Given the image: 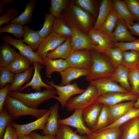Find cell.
Segmentation results:
<instances>
[{
  "mask_svg": "<svg viewBox=\"0 0 139 139\" xmlns=\"http://www.w3.org/2000/svg\"><path fill=\"white\" fill-rule=\"evenodd\" d=\"M61 16L71 28H77L85 33L92 28V19L90 14L76 5L73 1H70Z\"/></svg>",
  "mask_w": 139,
  "mask_h": 139,
  "instance_id": "1",
  "label": "cell"
},
{
  "mask_svg": "<svg viewBox=\"0 0 139 139\" xmlns=\"http://www.w3.org/2000/svg\"><path fill=\"white\" fill-rule=\"evenodd\" d=\"M92 64L86 80L89 82L97 79L111 77L116 70L108 57L105 53L91 50Z\"/></svg>",
  "mask_w": 139,
  "mask_h": 139,
  "instance_id": "2",
  "label": "cell"
},
{
  "mask_svg": "<svg viewBox=\"0 0 139 139\" xmlns=\"http://www.w3.org/2000/svg\"><path fill=\"white\" fill-rule=\"evenodd\" d=\"M57 92L54 88L46 89L42 91L29 93L11 92H9L8 95L20 100L30 108L37 109L40 104L49 99L54 98Z\"/></svg>",
  "mask_w": 139,
  "mask_h": 139,
  "instance_id": "3",
  "label": "cell"
},
{
  "mask_svg": "<svg viewBox=\"0 0 139 139\" xmlns=\"http://www.w3.org/2000/svg\"><path fill=\"white\" fill-rule=\"evenodd\" d=\"M4 105L10 115L14 119L26 115L32 116L37 119L40 117L48 111L45 109L31 108L20 100L8 95Z\"/></svg>",
  "mask_w": 139,
  "mask_h": 139,
  "instance_id": "4",
  "label": "cell"
},
{
  "mask_svg": "<svg viewBox=\"0 0 139 139\" xmlns=\"http://www.w3.org/2000/svg\"><path fill=\"white\" fill-rule=\"evenodd\" d=\"M99 97L96 88L89 84L83 92L79 95L71 97L65 107L70 111L77 109L83 110L96 102Z\"/></svg>",
  "mask_w": 139,
  "mask_h": 139,
  "instance_id": "5",
  "label": "cell"
},
{
  "mask_svg": "<svg viewBox=\"0 0 139 139\" xmlns=\"http://www.w3.org/2000/svg\"><path fill=\"white\" fill-rule=\"evenodd\" d=\"M47 84L55 88L57 92V96H55L54 99L57 100L62 108L65 107L68 101L72 96L76 94H81L85 89L80 88L75 82L64 86L55 84L53 81H46Z\"/></svg>",
  "mask_w": 139,
  "mask_h": 139,
  "instance_id": "6",
  "label": "cell"
},
{
  "mask_svg": "<svg viewBox=\"0 0 139 139\" xmlns=\"http://www.w3.org/2000/svg\"><path fill=\"white\" fill-rule=\"evenodd\" d=\"M1 39L18 49L19 53L28 58L31 63L38 62L45 65V61L40 58L30 46L25 44L22 40L14 39L8 35L2 36Z\"/></svg>",
  "mask_w": 139,
  "mask_h": 139,
  "instance_id": "7",
  "label": "cell"
},
{
  "mask_svg": "<svg viewBox=\"0 0 139 139\" xmlns=\"http://www.w3.org/2000/svg\"><path fill=\"white\" fill-rule=\"evenodd\" d=\"M65 60L70 67L89 70L92 62L91 50L84 49L72 51Z\"/></svg>",
  "mask_w": 139,
  "mask_h": 139,
  "instance_id": "8",
  "label": "cell"
},
{
  "mask_svg": "<svg viewBox=\"0 0 139 139\" xmlns=\"http://www.w3.org/2000/svg\"><path fill=\"white\" fill-rule=\"evenodd\" d=\"M68 37L59 35L53 31L44 39L35 52L44 60L47 54L63 44Z\"/></svg>",
  "mask_w": 139,
  "mask_h": 139,
  "instance_id": "9",
  "label": "cell"
},
{
  "mask_svg": "<svg viewBox=\"0 0 139 139\" xmlns=\"http://www.w3.org/2000/svg\"><path fill=\"white\" fill-rule=\"evenodd\" d=\"M83 110L77 109L70 116L64 119H59V124L73 127L76 129V132L81 135H90L92 132L85 125L82 118Z\"/></svg>",
  "mask_w": 139,
  "mask_h": 139,
  "instance_id": "10",
  "label": "cell"
},
{
  "mask_svg": "<svg viewBox=\"0 0 139 139\" xmlns=\"http://www.w3.org/2000/svg\"><path fill=\"white\" fill-rule=\"evenodd\" d=\"M50 112V110L49 109L40 117L27 124L20 125L13 122L11 123V124L16 130L18 137L22 135H29L34 130L44 129Z\"/></svg>",
  "mask_w": 139,
  "mask_h": 139,
  "instance_id": "11",
  "label": "cell"
},
{
  "mask_svg": "<svg viewBox=\"0 0 139 139\" xmlns=\"http://www.w3.org/2000/svg\"><path fill=\"white\" fill-rule=\"evenodd\" d=\"M97 89L99 97L109 93L119 92H129L118 85L110 77L97 79L90 82Z\"/></svg>",
  "mask_w": 139,
  "mask_h": 139,
  "instance_id": "12",
  "label": "cell"
},
{
  "mask_svg": "<svg viewBox=\"0 0 139 139\" xmlns=\"http://www.w3.org/2000/svg\"><path fill=\"white\" fill-rule=\"evenodd\" d=\"M139 97L131 92H114L100 96L96 102L109 107L125 101H136Z\"/></svg>",
  "mask_w": 139,
  "mask_h": 139,
  "instance_id": "13",
  "label": "cell"
},
{
  "mask_svg": "<svg viewBox=\"0 0 139 139\" xmlns=\"http://www.w3.org/2000/svg\"><path fill=\"white\" fill-rule=\"evenodd\" d=\"M71 28L72 31L71 36L72 51L84 49L94 50L91 40L87 34L77 28Z\"/></svg>",
  "mask_w": 139,
  "mask_h": 139,
  "instance_id": "14",
  "label": "cell"
},
{
  "mask_svg": "<svg viewBox=\"0 0 139 139\" xmlns=\"http://www.w3.org/2000/svg\"><path fill=\"white\" fill-rule=\"evenodd\" d=\"M87 33L92 43L94 50L100 53H105L108 48L115 47L109 37L98 30L92 29Z\"/></svg>",
  "mask_w": 139,
  "mask_h": 139,
  "instance_id": "15",
  "label": "cell"
},
{
  "mask_svg": "<svg viewBox=\"0 0 139 139\" xmlns=\"http://www.w3.org/2000/svg\"><path fill=\"white\" fill-rule=\"evenodd\" d=\"M109 38L110 41L113 43L118 41L131 42L136 40L130 33L126 22L119 19L115 30L109 36Z\"/></svg>",
  "mask_w": 139,
  "mask_h": 139,
  "instance_id": "16",
  "label": "cell"
},
{
  "mask_svg": "<svg viewBox=\"0 0 139 139\" xmlns=\"http://www.w3.org/2000/svg\"><path fill=\"white\" fill-rule=\"evenodd\" d=\"M34 69V73L31 80L24 86H22L18 92H21L27 87L31 86V88L27 91L34 90L36 92L41 91V88L46 89H52L54 88L49 85L45 83L42 80L40 72L44 65H41L38 62L33 63Z\"/></svg>",
  "mask_w": 139,
  "mask_h": 139,
  "instance_id": "17",
  "label": "cell"
},
{
  "mask_svg": "<svg viewBox=\"0 0 139 139\" xmlns=\"http://www.w3.org/2000/svg\"><path fill=\"white\" fill-rule=\"evenodd\" d=\"M59 106L58 103L54 104L50 109V112L42 134H48L55 136L58 128L59 115L58 113Z\"/></svg>",
  "mask_w": 139,
  "mask_h": 139,
  "instance_id": "18",
  "label": "cell"
},
{
  "mask_svg": "<svg viewBox=\"0 0 139 139\" xmlns=\"http://www.w3.org/2000/svg\"><path fill=\"white\" fill-rule=\"evenodd\" d=\"M102 106L103 105L96 102L82 110L83 120L91 129L96 123Z\"/></svg>",
  "mask_w": 139,
  "mask_h": 139,
  "instance_id": "19",
  "label": "cell"
},
{
  "mask_svg": "<svg viewBox=\"0 0 139 139\" xmlns=\"http://www.w3.org/2000/svg\"><path fill=\"white\" fill-rule=\"evenodd\" d=\"M89 70L70 67L59 73L62 80L59 85L64 86L70 83L73 80L80 77H86L89 74Z\"/></svg>",
  "mask_w": 139,
  "mask_h": 139,
  "instance_id": "20",
  "label": "cell"
},
{
  "mask_svg": "<svg viewBox=\"0 0 139 139\" xmlns=\"http://www.w3.org/2000/svg\"><path fill=\"white\" fill-rule=\"evenodd\" d=\"M46 77L51 78L52 73L55 72H62L70 67L67 61L61 59H51L47 58L45 59Z\"/></svg>",
  "mask_w": 139,
  "mask_h": 139,
  "instance_id": "21",
  "label": "cell"
},
{
  "mask_svg": "<svg viewBox=\"0 0 139 139\" xmlns=\"http://www.w3.org/2000/svg\"><path fill=\"white\" fill-rule=\"evenodd\" d=\"M23 28L24 33L22 40L35 52L43 39L40 35L39 30H33L28 25L23 26Z\"/></svg>",
  "mask_w": 139,
  "mask_h": 139,
  "instance_id": "22",
  "label": "cell"
},
{
  "mask_svg": "<svg viewBox=\"0 0 139 139\" xmlns=\"http://www.w3.org/2000/svg\"><path fill=\"white\" fill-rule=\"evenodd\" d=\"M129 72L127 68L121 65L116 68L115 72L110 77L116 82L119 83L122 88L131 92L132 88L129 81Z\"/></svg>",
  "mask_w": 139,
  "mask_h": 139,
  "instance_id": "23",
  "label": "cell"
},
{
  "mask_svg": "<svg viewBox=\"0 0 139 139\" xmlns=\"http://www.w3.org/2000/svg\"><path fill=\"white\" fill-rule=\"evenodd\" d=\"M29 60L20 53H17L15 58L7 66L9 70L15 74L24 72L30 67Z\"/></svg>",
  "mask_w": 139,
  "mask_h": 139,
  "instance_id": "24",
  "label": "cell"
},
{
  "mask_svg": "<svg viewBox=\"0 0 139 139\" xmlns=\"http://www.w3.org/2000/svg\"><path fill=\"white\" fill-rule=\"evenodd\" d=\"M135 102L136 101H129L122 102L109 107L110 120L109 125L134 107Z\"/></svg>",
  "mask_w": 139,
  "mask_h": 139,
  "instance_id": "25",
  "label": "cell"
},
{
  "mask_svg": "<svg viewBox=\"0 0 139 139\" xmlns=\"http://www.w3.org/2000/svg\"><path fill=\"white\" fill-rule=\"evenodd\" d=\"M34 72L33 67L31 66L25 71L15 74L13 82L10 85L9 92L18 91L22 86L30 80Z\"/></svg>",
  "mask_w": 139,
  "mask_h": 139,
  "instance_id": "26",
  "label": "cell"
},
{
  "mask_svg": "<svg viewBox=\"0 0 139 139\" xmlns=\"http://www.w3.org/2000/svg\"><path fill=\"white\" fill-rule=\"evenodd\" d=\"M72 51L71 46V36L53 51L48 53L46 56L47 58L51 59L58 58L65 59Z\"/></svg>",
  "mask_w": 139,
  "mask_h": 139,
  "instance_id": "27",
  "label": "cell"
},
{
  "mask_svg": "<svg viewBox=\"0 0 139 139\" xmlns=\"http://www.w3.org/2000/svg\"><path fill=\"white\" fill-rule=\"evenodd\" d=\"M17 53L15 48L4 42L0 46V67L7 66L16 57Z\"/></svg>",
  "mask_w": 139,
  "mask_h": 139,
  "instance_id": "28",
  "label": "cell"
},
{
  "mask_svg": "<svg viewBox=\"0 0 139 139\" xmlns=\"http://www.w3.org/2000/svg\"><path fill=\"white\" fill-rule=\"evenodd\" d=\"M37 4L36 0L29 1L25 5L23 12L13 19L10 22V23L18 24L23 25L31 21L34 8Z\"/></svg>",
  "mask_w": 139,
  "mask_h": 139,
  "instance_id": "29",
  "label": "cell"
},
{
  "mask_svg": "<svg viewBox=\"0 0 139 139\" xmlns=\"http://www.w3.org/2000/svg\"><path fill=\"white\" fill-rule=\"evenodd\" d=\"M118 19L116 12L112 8L105 21L97 30L109 37L116 28Z\"/></svg>",
  "mask_w": 139,
  "mask_h": 139,
  "instance_id": "30",
  "label": "cell"
},
{
  "mask_svg": "<svg viewBox=\"0 0 139 139\" xmlns=\"http://www.w3.org/2000/svg\"><path fill=\"white\" fill-rule=\"evenodd\" d=\"M121 131L120 127L102 129L92 132L88 139H120Z\"/></svg>",
  "mask_w": 139,
  "mask_h": 139,
  "instance_id": "31",
  "label": "cell"
},
{
  "mask_svg": "<svg viewBox=\"0 0 139 139\" xmlns=\"http://www.w3.org/2000/svg\"><path fill=\"white\" fill-rule=\"evenodd\" d=\"M126 123L120 139H139V117Z\"/></svg>",
  "mask_w": 139,
  "mask_h": 139,
  "instance_id": "32",
  "label": "cell"
},
{
  "mask_svg": "<svg viewBox=\"0 0 139 139\" xmlns=\"http://www.w3.org/2000/svg\"><path fill=\"white\" fill-rule=\"evenodd\" d=\"M112 7L116 12L119 19L125 21L133 22L135 20L124 0H112Z\"/></svg>",
  "mask_w": 139,
  "mask_h": 139,
  "instance_id": "33",
  "label": "cell"
},
{
  "mask_svg": "<svg viewBox=\"0 0 139 139\" xmlns=\"http://www.w3.org/2000/svg\"><path fill=\"white\" fill-rule=\"evenodd\" d=\"M112 8V0L101 1L97 19L92 29L97 30L102 25L106 20Z\"/></svg>",
  "mask_w": 139,
  "mask_h": 139,
  "instance_id": "34",
  "label": "cell"
},
{
  "mask_svg": "<svg viewBox=\"0 0 139 139\" xmlns=\"http://www.w3.org/2000/svg\"><path fill=\"white\" fill-rule=\"evenodd\" d=\"M138 117L139 108H136L133 107L114 122L102 129L120 127L121 125L131 120Z\"/></svg>",
  "mask_w": 139,
  "mask_h": 139,
  "instance_id": "35",
  "label": "cell"
},
{
  "mask_svg": "<svg viewBox=\"0 0 139 139\" xmlns=\"http://www.w3.org/2000/svg\"><path fill=\"white\" fill-rule=\"evenodd\" d=\"M56 139H88L86 136H81L77 134L69 126L59 124Z\"/></svg>",
  "mask_w": 139,
  "mask_h": 139,
  "instance_id": "36",
  "label": "cell"
},
{
  "mask_svg": "<svg viewBox=\"0 0 139 139\" xmlns=\"http://www.w3.org/2000/svg\"><path fill=\"white\" fill-rule=\"evenodd\" d=\"M110 120L109 107L103 105L96 123L91 130L92 132L100 130L108 125Z\"/></svg>",
  "mask_w": 139,
  "mask_h": 139,
  "instance_id": "37",
  "label": "cell"
},
{
  "mask_svg": "<svg viewBox=\"0 0 139 139\" xmlns=\"http://www.w3.org/2000/svg\"><path fill=\"white\" fill-rule=\"evenodd\" d=\"M139 60V52L134 50L125 51L121 65L129 71L136 67Z\"/></svg>",
  "mask_w": 139,
  "mask_h": 139,
  "instance_id": "38",
  "label": "cell"
},
{
  "mask_svg": "<svg viewBox=\"0 0 139 139\" xmlns=\"http://www.w3.org/2000/svg\"><path fill=\"white\" fill-rule=\"evenodd\" d=\"M124 51L119 48L115 46L108 48L105 53L108 57L113 65L116 68L121 65Z\"/></svg>",
  "mask_w": 139,
  "mask_h": 139,
  "instance_id": "39",
  "label": "cell"
},
{
  "mask_svg": "<svg viewBox=\"0 0 139 139\" xmlns=\"http://www.w3.org/2000/svg\"><path fill=\"white\" fill-rule=\"evenodd\" d=\"M53 31L59 35L67 37L71 36L72 33L71 28L61 18H56Z\"/></svg>",
  "mask_w": 139,
  "mask_h": 139,
  "instance_id": "40",
  "label": "cell"
},
{
  "mask_svg": "<svg viewBox=\"0 0 139 139\" xmlns=\"http://www.w3.org/2000/svg\"><path fill=\"white\" fill-rule=\"evenodd\" d=\"M70 1L68 0H51L50 14L55 18H61L62 12L66 8Z\"/></svg>",
  "mask_w": 139,
  "mask_h": 139,
  "instance_id": "41",
  "label": "cell"
},
{
  "mask_svg": "<svg viewBox=\"0 0 139 139\" xmlns=\"http://www.w3.org/2000/svg\"><path fill=\"white\" fill-rule=\"evenodd\" d=\"M8 33L12 34L16 39H21L24 33L23 25L16 23H10L0 28V33Z\"/></svg>",
  "mask_w": 139,
  "mask_h": 139,
  "instance_id": "42",
  "label": "cell"
},
{
  "mask_svg": "<svg viewBox=\"0 0 139 139\" xmlns=\"http://www.w3.org/2000/svg\"><path fill=\"white\" fill-rule=\"evenodd\" d=\"M44 21L41 29L39 30L41 37L44 39L52 31L53 26L56 18L50 13H44Z\"/></svg>",
  "mask_w": 139,
  "mask_h": 139,
  "instance_id": "43",
  "label": "cell"
},
{
  "mask_svg": "<svg viewBox=\"0 0 139 139\" xmlns=\"http://www.w3.org/2000/svg\"><path fill=\"white\" fill-rule=\"evenodd\" d=\"M128 79L131 92L139 96V70L135 68L129 70Z\"/></svg>",
  "mask_w": 139,
  "mask_h": 139,
  "instance_id": "44",
  "label": "cell"
},
{
  "mask_svg": "<svg viewBox=\"0 0 139 139\" xmlns=\"http://www.w3.org/2000/svg\"><path fill=\"white\" fill-rule=\"evenodd\" d=\"M75 4L84 11L94 17L97 16L96 5L94 1L92 0H75Z\"/></svg>",
  "mask_w": 139,
  "mask_h": 139,
  "instance_id": "45",
  "label": "cell"
},
{
  "mask_svg": "<svg viewBox=\"0 0 139 139\" xmlns=\"http://www.w3.org/2000/svg\"><path fill=\"white\" fill-rule=\"evenodd\" d=\"M15 74L11 72L7 66L0 67V88L11 84L13 80Z\"/></svg>",
  "mask_w": 139,
  "mask_h": 139,
  "instance_id": "46",
  "label": "cell"
},
{
  "mask_svg": "<svg viewBox=\"0 0 139 139\" xmlns=\"http://www.w3.org/2000/svg\"><path fill=\"white\" fill-rule=\"evenodd\" d=\"M9 115L6 108L0 112V139H2L6 128L8 124L14 119Z\"/></svg>",
  "mask_w": 139,
  "mask_h": 139,
  "instance_id": "47",
  "label": "cell"
},
{
  "mask_svg": "<svg viewBox=\"0 0 139 139\" xmlns=\"http://www.w3.org/2000/svg\"><path fill=\"white\" fill-rule=\"evenodd\" d=\"M6 12L0 17V26L10 22L14 18L18 16V12L14 7L6 10Z\"/></svg>",
  "mask_w": 139,
  "mask_h": 139,
  "instance_id": "48",
  "label": "cell"
},
{
  "mask_svg": "<svg viewBox=\"0 0 139 139\" xmlns=\"http://www.w3.org/2000/svg\"><path fill=\"white\" fill-rule=\"evenodd\" d=\"M113 44L115 46L119 48L124 51L130 50L139 52V39L132 42H118Z\"/></svg>",
  "mask_w": 139,
  "mask_h": 139,
  "instance_id": "49",
  "label": "cell"
},
{
  "mask_svg": "<svg viewBox=\"0 0 139 139\" xmlns=\"http://www.w3.org/2000/svg\"><path fill=\"white\" fill-rule=\"evenodd\" d=\"M133 17L139 22V0H124Z\"/></svg>",
  "mask_w": 139,
  "mask_h": 139,
  "instance_id": "50",
  "label": "cell"
},
{
  "mask_svg": "<svg viewBox=\"0 0 139 139\" xmlns=\"http://www.w3.org/2000/svg\"><path fill=\"white\" fill-rule=\"evenodd\" d=\"M15 129L11 125V123H9L5 130L2 139H18Z\"/></svg>",
  "mask_w": 139,
  "mask_h": 139,
  "instance_id": "51",
  "label": "cell"
},
{
  "mask_svg": "<svg viewBox=\"0 0 139 139\" xmlns=\"http://www.w3.org/2000/svg\"><path fill=\"white\" fill-rule=\"evenodd\" d=\"M10 85L8 84L0 89V112L3 109V106L6 98L9 92Z\"/></svg>",
  "mask_w": 139,
  "mask_h": 139,
  "instance_id": "52",
  "label": "cell"
},
{
  "mask_svg": "<svg viewBox=\"0 0 139 139\" xmlns=\"http://www.w3.org/2000/svg\"><path fill=\"white\" fill-rule=\"evenodd\" d=\"M126 21L131 34L139 36V22L134 23L130 21Z\"/></svg>",
  "mask_w": 139,
  "mask_h": 139,
  "instance_id": "53",
  "label": "cell"
},
{
  "mask_svg": "<svg viewBox=\"0 0 139 139\" xmlns=\"http://www.w3.org/2000/svg\"><path fill=\"white\" fill-rule=\"evenodd\" d=\"M29 135L34 139H56L55 137L53 135L45 134L44 136H42L35 132H31Z\"/></svg>",
  "mask_w": 139,
  "mask_h": 139,
  "instance_id": "54",
  "label": "cell"
},
{
  "mask_svg": "<svg viewBox=\"0 0 139 139\" xmlns=\"http://www.w3.org/2000/svg\"><path fill=\"white\" fill-rule=\"evenodd\" d=\"M13 0H3L0 1V14L2 15L4 11L6 10L4 8L5 6L12 3Z\"/></svg>",
  "mask_w": 139,
  "mask_h": 139,
  "instance_id": "55",
  "label": "cell"
},
{
  "mask_svg": "<svg viewBox=\"0 0 139 139\" xmlns=\"http://www.w3.org/2000/svg\"><path fill=\"white\" fill-rule=\"evenodd\" d=\"M18 139H34L30 135H22L18 137Z\"/></svg>",
  "mask_w": 139,
  "mask_h": 139,
  "instance_id": "56",
  "label": "cell"
},
{
  "mask_svg": "<svg viewBox=\"0 0 139 139\" xmlns=\"http://www.w3.org/2000/svg\"><path fill=\"white\" fill-rule=\"evenodd\" d=\"M134 107L136 108H139V97L137 100L135 102Z\"/></svg>",
  "mask_w": 139,
  "mask_h": 139,
  "instance_id": "57",
  "label": "cell"
},
{
  "mask_svg": "<svg viewBox=\"0 0 139 139\" xmlns=\"http://www.w3.org/2000/svg\"><path fill=\"white\" fill-rule=\"evenodd\" d=\"M135 68H136L138 70H139V60L138 62L137 63V64L135 67Z\"/></svg>",
  "mask_w": 139,
  "mask_h": 139,
  "instance_id": "58",
  "label": "cell"
}]
</instances>
